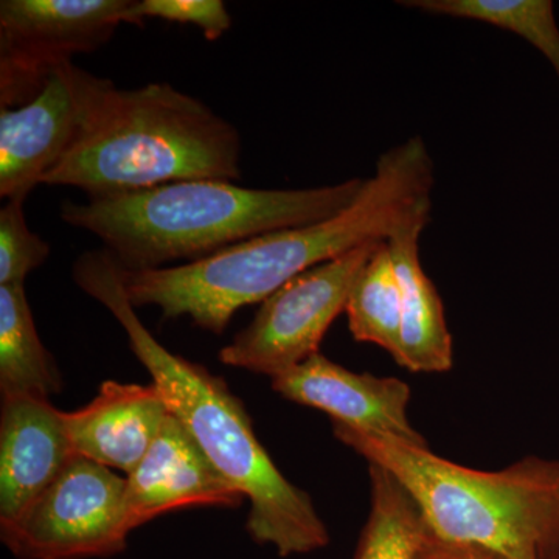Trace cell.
Returning <instances> with one entry per match:
<instances>
[{
    "label": "cell",
    "mask_w": 559,
    "mask_h": 559,
    "mask_svg": "<svg viewBox=\"0 0 559 559\" xmlns=\"http://www.w3.org/2000/svg\"><path fill=\"white\" fill-rule=\"evenodd\" d=\"M160 390L105 381L87 406L66 412L76 455L130 476L170 417Z\"/></svg>",
    "instance_id": "13"
},
{
    "label": "cell",
    "mask_w": 559,
    "mask_h": 559,
    "mask_svg": "<svg viewBox=\"0 0 559 559\" xmlns=\"http://www.w3.org/2000/svg\"><path fill=\"white\" fill-rule=\"evenodd\" d=\"M112 81L72 61L60 66L44 90L20 108H0V198L27 200L90 120Z\"/></svg>",
    "instance_id": "9"
},
{
    "label": "cell",
    "mask_w": 559,
    "mask_h": 559,
    "mask_svg": "<svg viewBox=\"0 0 559 559\" xmlns=\"http://www.w3.org/2000/svg\"><path fill=\"white\" fill-rule=\"evenodd\" d=\"M430 215L403 224L388 238L401 293V336L396 364L412 373H444L454 352L439 290L423 270L419 237Z\"/></svg>",
    "instance_id": "14"
},
{
    "label": "cell",
    "mask_w": 559,
    "mask_h": 559,
    "mask_svg": "<svg viewBox=\"0 0 559 559\" xmlns=\"http://www.w3.org/2000/svg\"><path fill=\"white\" fill-rule=\"evenodd\" d=\"M271 381L280 396L325 412L331 423L429 447L411 425L412 390L400 378L356 373L316 353Z\"/></svg>",
    "instance_id": "10"
},
{
    "label": "cell",
    "mask_w": 559,
    "mask_h": 559,
    "mask_svg": "<svg viewBox=\"0 0 559 559\" xmlns=\"http://www.w3.org/2000/svg\"><path fill=\"white\" fill-rule=\"evenodd\" d=\"M399 3L439 16L485 22L521 36L549 61L559 84V27L550 0H403Z\"/></svg>",
    "instance_id": "18"
},
{
    "label": "cell",
    "mask_w": 559,
    "mask_h": 559,
    "mask_svg": "<svg viewBox=\"0 0 559 559\" xmlns=\"http://www.w3.org/2000/svg\"><path fill=\"white\" fill-rule=\"evenodd\" d=\"M61 389L60 370L40 341L24 285L0 286V393L50 399Z\"/></svg>",
    "instance_id": "15"
},
{
    "label": "cell",
    "mask_w": 559,
    "mask_h": 559,
    "mask_svg": "<svg viewBox=\"0 0 559 559\" xmlns=\"http://www.w3.org/2000/svg\"><path fill=\"white\" fill-rule=\"evenodd\" d=\"M73 280L120 323L135 358L210 462L249 500L250 538L282 558L325 549L330 532L307 491L290 484L261 447L245 404L223 378L175 355L143 325L128 299L120 264L94 250L76 260Z\"/></svg>",
    "instance_id": "2"
},
{
    "label": "cell",
    "mask_w": 559,
    "mask_h": 559,
    "mask_svg": "<svg viewBox=\"0 0 559 559\" xmlns=\"http://www.w3.org/2000/svg\"><path fill=\"white\" fill-rule=\"evenodd\" d=\"M135 0H2L0 108H20L73 55L109 43L120 25H135Z\"/></svg>",
    "instance_id": "8"
},
{
    "label": "cell",
    "mask_w": 559,
    "mask_h": 559,
    "mask_svg": "<svg viewBox=\"0 0 559 559\" xmlns=\"http://www.w3.org/2000/svg\"><path fill=\"white\" fill-rule=\"evenodd\" d=\"M433 183L428 146L414 135L382 154L359 197L333 218L259 235L179 266H120L124 290L135 310L157 307L164 319L187 316L201 330L223 334L238 310L260 305L301 272L430 215Z\"/></svg>",
    "instance_id": "1"
},
{
    "label": "cell",
    "mask_w": 559,
    "mask_h": 559,
    "mask_svg": "<svg viewBox=\"0 0 559 559\" xmlns=\"http://www.w3.org/2000/svg\"><path fill=\"white\" fill-rule=\"evenodd\" d=\"M345 314L355 341L399 355L401 336V293L388 241H381L366 261L352 293Z\"/></svg>",
    "instance_id": "17"
},
{
    "label": "cell",
    "mask_w": 559,
    "mask_h": 559,
    "mask_svg": "<svg viewBox=\"0 0 559 559\" xmlns=\"http://www.w3.org/2000/svg\"><path fill=\"white\" fill-rule=\"evenodd\" d=\"M127 479L84 457L69 463L0 538L20 559H90L120 554L132 532Z\"/></svg>",
    "instance_id": "6"
},
{
    "label": "cell",
    "mask_w": 559,
    "mask_h": 559,
    "mask_svg": "<svg viewBox=\"0 0 559 559\" xmlns=\"http://www.w3.org/2000/svg\"><path fill=\"white\" fill-rule=\"evenodd\" d=\"M331 425L341 443L406 488L436 538L509 559H559V459L527 455L500 471H477L429 447Z\"/></svg>",
    "instance_id": "5"
},
{
    "label": "cell",
    "mask_w": 559,
    "mask_h": 559,
    "mask_svg": "<svg viewBox=\"0 0 559 559\" xmlns=\"http://www.w3.org/2000/svg\"><path fill=\"white\" fill-rule=\"evenodd\" d=\"M366 186L353 178L301 190L248 189L230 180H183L86 202L64 201L61 219L90 231L124 271L193 263L249 238L333 218Z\"/></svg>",
    "instance_id": "3"
},
{
    "label": "cell",
    "mask_w": 559,
    "mask_h": 559,
    "mask_svg": "<svg viewBox=\"0 0 559 559\" xmlns=\"http://www.w3.org/2000/svg\"><path fill=\"white\" fill-rule=\"evenodd\" d=\"M134 20L139 27L145 20L194 25L209 40L223 38L231 28V16L223 0H139Z\"/></svg>",
    "instance_id": "20"
},
{
    "label": "cell",
    "mask_w": 559,
    "mask_h": 559,
    "mask_svg": "<svg viewBox=\"0 0 559 559\" xmlns=\"http://www.w3.org/2000/svg\"><path fill=\"white\" fill-rule=\"evenodd\" d=\"M49 255V242L27 226L24 202L7 201L0 209V286L24 285Z\"/></svg>",
    "instance_id": "19"
},
{
    "label": "cell",
    "mask_w": 559,
    "mask_h": 559,
    "mask_svg": "<svg viewBox=\"0 0 559 559\" xmlns=\"http://www.w3.org/2000/svg\"><path fill=\"white\" fill-rule=\"evenodd\" d=\"M380 242H367L285 283L221 349V362L274 378L320 353L323 337L345 312L356 277Z\"/></svg>",
    "instance_id": "7"
},
{
    "label": "cell",
    "mask_w": 559,
    "mask_h": 559,
    "mask_svg": "<svg viewBox=\"0 0 559 559\" xmlns=\"http://www.w3.org/2000/svg\"><path fill=\"white\" fill-rule=\"evenodd\" d=\"M370 510L355 559H415L426 522L417 502L389 471L369 463Z\"/></svg>",
    "instance_id": "16"
},
{
    "label": "cell",
    "mask_w": 559,
    "mask_h": 559,
    "mask_svg": "<svg viewBox=\"0 0 559 559\" xmlns=\"http://www.w3.org/2000/svg\"><path fill=\"white\" fill-rule=\"evenodd\" d=\"M415 559H509L498 551L473 544L448 543L426 532Z\"/></svg>",
    "instance_id": "21"
},
{
    "label": "cell",
    "mask_w": 559,
    "mask_h": 559,
    "mask_svg": "<svg viewBox=\"0 0 559 559\" xmlns=\"http://www.w3.org/2000/svg\"><path fill=\"white\" fill-rule=\"evenodd\" d=\"M124 498L132 532L170 511L193 507L237 509L246 499L173 414L138 468L127 476Z\"/></svg>",
    "instance_id": "11"
},
{
    "label": "cell",
    "mask_w": 559,
    "mask_h": 559,
    "mask_svg": "<svg viewBox=\"0 0 559 559\" xmlns=\"http://www.w3.org/2000/svg\"><path fill=\"white\" fill-rule=\"evenodd\" d=\"M75 457L66 412L49 399L2 396L0 524L16 520Z\"/></svg>",
    "instance_id": "12"
},
{
    "label": "cell",
    "mask_w": 559,
    "mask_h": 559,
    "mask_svg": "<svg viewBox=\"0 0 559 559\" xmlns=\"http://www.w3.org/2000/svg\"><path fill=\"white\" fill-rule=\"evenodd\" d=\"M241 135L205 103L170 83L110 86L44 186L114 197L183 180L241 179Z\"/></svg>",
    "instance_id": "4"
}]
</instances>
